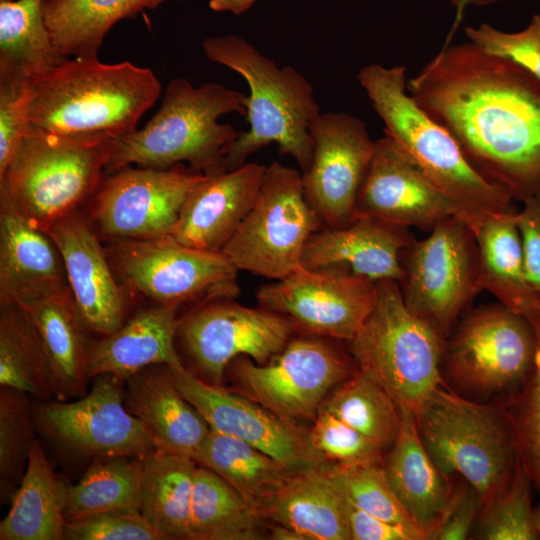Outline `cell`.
Wrapping results in <instances>:
<instances>
[{"instance_id":"1","label":"cell","mask_w":540,"mask_h":540,"mask_svg":"<svg viewBox=\"0 0 540 540\" xmlns=\"http://www.w3.org/2000/svg\"><path fill=\"white\" fill-rule=\"evenodd\" d=\"M406 88L513 200L540 199V81L471 42L444 45Z\"/></svg>"},{"instance_id":"2","label":"cell","mask_w":540,"mask_h":540,"mask_svg":"<svg viewBox=\"0 0 540 540\" xmlns=\"http://www.w3.org/2000/svg\"><path fill=\"white\" fill-rule=\"evenodd\" d=\"M357 79L392 138L429 181L455 206L473 232L489 216L513 210V199L484 178L455 138L433 120L407 91L404 66L370 64Z\"/></svg>"},{"instance_id":"3","label":"cell","mask_w":540,"mask_h":540,"mask_svg":"<svg viewBox=\"0 0 540 540\" xmlns=\"http://www.w3.org/2000/svg\"><path fill=\"white\" fill-rule=\"evenodd\" d=\"M160 93L161 83L149 68L67 58L29 81L28 120L50 132L117 138L137 130Z\"/></svg>"},{"instance_id":"4","label":"cell","mask_w":540,"mask_h":540,"mask_svg":"<svg viewBox=\"0 0 540 540\" xmlns=\"http://www.w3.org/2000/svg\"><path fill=\"white\" fill-rule=\"evenodd\" d=\"M228 113L246 116L247 95L216 82L195 87L184 78L173 79L149 122L115 138L105 175L131 165L169 169L184 163L205 175L225 171V156L240 134L218 122Z\"/></svg>"},{"instance_id":"5","label":"cell","mask_w":540,"mask_h":540,"mask_svg":"<svg viewBox=\"0 0 540 540\" xmlns=\"http://www.w3.org/2000/svg\"><path fill=\"white\" fill-rule=\"evenodd\" d=\"M202 49L211 62L240 74L250 90L249 129L229 147L225 169L244 165L251 154L276 143L279 152L294 158L305 172L313 154L310 126L320 114L309 80L291 66H279L237 35L206 38Z\"/></svg>"},{"instance_id":"6","label":"cell","mask_w":540,"mask_h":540,"mask_svg":"<svg viewBox=\"0 0 540 540\" xmlns=\"http://www.w3.org/2000/svg\"><path fill=\"white\" fill-rule=\"evenodd\" d=\"M414 417L421 441L440 471L467 481L483 506L511 479L520 449L503 402L472 400L441 384Z\"/></svg>"},{"instance_id":"7","label":"cell","mask_w":540,"mask_h":540,"mask_svg":"<svg viewBox=\"0 0 540 540\" xmlns=\"http://www.w3.org/2000/svg\"><path fill=\"white\" fill-rule=\"evenodd\" d=\"M115 138L64 134L30 126L6 171L0 196L47 231L90 199L105 176Z\"/></svg>"},{"instance_id":"8","label":"cell","mask_w":540,"mask_h":540,"mask_svg":"<svg viewBox=\"0 0 540 540\" xmlns=\"http://www.w3.org/2000/svg\"><path fill=\"white\" fill-rule=\"evenodd\" d=\"M350 342L356 369L413 411L441 384L445 338L405 305L394 280L377 282L374 305Z\"/></svg>"},{"instance_id":"9","label":"cell","mask_w":540,"mask_h":540,"mask_svg":"<svg viewBox=\"0 0 540 540\" xmlns=\"http://www.w3.org/2000/svg\"><path fill=\"white\" fill-rule=\"evenodd\" d=\"M535 350L533 327L522 313L501 302L478 307L445 339L443 382L472 400H507L528 377Z\"/></svg>"},{"instance_id":"10","label":"cell","mask_w":540,"mask_h":540,"mask_svg":"<svg viewBox=\"0 0 540 540\" xmlns=\"http://www.w3.org/2000/svg\"><path fill=\"white\" fill-rule=\"evenodd\" d=\"M321 224L302 174L274 161L266 166L252 209L221 252L238 270L283 279L301 266L303 249Z\"/></svg>"},{"instance_id":"11","label":"cell","mask_w":540,"mask_h":540,"mask_svg":"<svg viewBox=\"0 0 540 540\" xmlns=\"http://www.w3.org/2000/svg\"><path fill=\"white\" fill-rule=\"evenodd\" d=\"M401 265L405 305L446 339L481 292L474 232L459 217H449L425 239L413 238L402 252Z\"/></svg>"},{"instance_id":"12","label":"cell","mask_w":540,"mask_h":540,"mask_svg":"<svg viewBox=\"0 0 540 540\" xmlns=\"http://www.w3.org/2000/svg\"><path fill=\"white\" fill-rule=\"evenodd\" d=\"M356 371L353 359L321 337L291 338L265 364L241 355L226 367L239 393L292 423L315 420L329 393Z\"/></svg>"},{"instance_id":"13","label":"cell","mask_w":540,"mask_h":540,"mask_svg":"<svg viewBox=\"0 0 540 540\" xmlns=\"http://www.w3.org/2000/svg\"><path fill=\"white\" fill-rule=\"evenodd\" d=\"M105 249L121 285L158 305L238 294L239 270L224 253L188 247L172 235L111 240Z\"/></svg>"},{"instance_id":"14","label":"cell","mask_w":540,"mask_h":540,"mask_svg":"<svg viewBox=\"0 0 540 540\" xmlns=\"http://www.w3.org/2000/svg\"><path fill=\"white\" fill-rule=\"evenodd\" d=\"M293 331L291 322L274 311L219 297L201 301L179 318L176 342L191 372L221 386L233 359L244 355L265 364L284 349Z\"/></svg>"},{"instance_id":"15","label":"cell","mask_w":540,"mask_h":540,"mask_svg":"<svg viewBox=\"0 0 540 540\" xmlns=\"http://www.w3.org/2000/svg\"><path fill=\"white\" fill-rule=\"evenodd\" d=\"M89 392L75 401L33 402L38 434L66 452L83 457H148L156 446L144 425L126 408L124 380L112 374L92 378Z\"/></svg>"},{"instance_id":"16","label":"cell","mask_w":540,"mask_h":540,"mask_svg":"<svg viewBox=\"0 0 540 540\" xmlns=\"http://www.w3.org/2000/svg\"><path fill=\"white\" fill-rule=\"evenodd\" d=\"M204 177L185 164L123 167L105 175L90 198L91 219L110 240L171 235L188 195Z\"/></svg>"},{"instance_id":"17","label":"cell","mask_w":540,"mask_h":540,"mask_svg":"<svg viewBox=\"0 0 540 540\" xmlns=\"http://www.w3.org/2000/svg\"><path fill=\"white\" fill-rule=\"evenodd\" d=\"M377 282L341 268L303 266L256 291L261 307L288 319L294 328L315 336L350 341L368 317Z\"/></svg>"},{"instance_id":"18","label":"cell","mask_w":540,"mask_h":540,"mask_svg":"<svg viewBox=\"0 0 540 540\" xmlns=\"http://www.w3.org/2000/svg\"><path fill=\"white\" fill-rule=\"evenodd\" d=\"M313 154L302 173L306 198L326 227H341L354 217L375 141L366 123L346 112L320 113L310 126Z\"/></svg>"},{"instance_id":"19","label":"cell","mask_w":540,"mask_h":540,"mask_svg":"<svg viewBox=\"0 0 540 540\" xmlns=\"http://www.w3.org/2000/svg\"><path fill=\"white\" fill-rule=\"evenodd\" d=\"M183 396L211 430L241 439L292 470L328 464L312 446L309 430L284 420L238 391L210 384L185 366H168Z\"/></svg>"},{"instance_id":"20","label":"cell","mask_w":540,"mask_h":540,"mask_svg":"<svg viewBox=\"0 0 540 540\" xmlns=\"http://www.w3.org/2000/svg\"><path fill=\"white\" fill-rule=\"evenodd\" d=\"M356 216L431 231L439 222L458 217V212L407 153L385 135L375 141L372 161L357 200Z\"/></svg>"},{"instance_id":"21","label":"cell","mask_w":540,"mask_h":540,"mask_svg":"<svg viewBox=\"0 0 540 540\" xmlns=\"http://www.w3.org/2000/svg\"><path fill=\"white\" fill-rule=\"evenodd\" d=\"M46 233L61 254L69 287L87 330L104 336L119 329L127 321L128 291L117 281L92 223L75 211Z\"/></svg>"},{"instance_id":"22","label":"cell","mask_w":540,"mask_h":540,"mask_svg":"<svg viewBox=\"0 0 540 540\" xmlns=\"http://www.w3.org/2000/svg\"><path fill=\"white\" fill-rule=\"evenodd\" d=\"M413 237L408 228L370 216H356L341 227L313 233L302 252L310 270L341 268L375 282L403 277L401 255Z\"/></svg>"},{"instance_id":"23","label":"cell","mask_w":540,"mask_h":540,"mask_svg":"<svg viewBox=\"0 0 540 540\" xmlns=\"http://www.w3.org/2000/svg\"><path fill=\"white\" fill-rule=\"evenodd\" d=\"M265 169L249 162L205 175L188 195L171 235L188 247L221 252L252 209Z\"/></svg>"},{"instance_id":"24","label":"cell","mask_w":540,"mask_h":540,"mask_svg":"<svg viewBox=\"0 0 540 540\" xmlns=\"http://www.w3.org/2000/svg\"><path fill=\"white\" fill-rule=\"evenodd\" d=\"M350 505L341 467L328 463L293 472L259 515L304 540H351Z\"/></svg>"},{"instance_id":"25","label":"cell","mask_w":540,"mask_h":540,"mask_svg":"<svg viewBox=\"0 0 540 540\" xmlns=\"http://www.w3.org/2000/svg\"><path fill=\"white\" fill-rule=\"evenodd\" d=\"M124 402L150 434L157 452L194 458L211 431L179 391L167 365H151L127 378Z\"/></svg>"},{"instance_id":"26","label":"cell","mask_w":540,"mask_h":540,"mask_svg":"<svg viewBox=\"0 0 540 540\" xmlns=\"http://www.w3.org/2000/svg\"><path fill=\"white\" fill-rule=\"evenodd\" d=\"M67 285L61 254L50 236L0 196V306Z\"/></svg>"},{"instance_id":"27","label":"cell","mask_w":540,"mask_h":540,"mask_svg":"<svg viewBox=\"0 0 540 540\" xmlns=\"http://www.w3.org/2000/svg\"><path fill=\"white\" fill-rule=\"evenodd\" d=\"M178 309L179 305H157L139 310L113 333L89 339V380L112 374L125 381L151 365H182L176 348Z\"/></svg>"},{"instance_id":"28","label":"cell","mask_w":540,"mask_h":540,"mask_svg":"<svg viewBox=\"0 0 540 540\" xmlns=\"http://www.w3.org/2000/svg\"><path fill=\"white\" fill-rule=\"evenodd\" d=\"M44 349L54 398L66 401L87 392L89 339L69 285L19 301Z\"/></svg>"},{"instance_id":"29","label":"cell","mask_w":540,"mask_h":540,"mask_svg":"<svg viewBox=\"0 0 540 540\" xmlns=\"http://www.w3.org/2000/svg\"><path fill=\"white\" fill-rule=\"evenodd\" d=\"M399 408V433L383 466L396 495L431 539L452 495L453 478L440 471L424 447L413 411Z\"/></svg>"},{"instance_id":"30","label":"cell","mask_w":540,"mask_h":540,"mask_svg":"<svg viewBox=\"0 0 540 540\" xmlns=\"http://www.w3.org/2000/svg\"><path fill=\"white\" fill-rule=\"evenodd\" d=\"M66 484L35 440L10 509L0 522V540H63Z\"/></svg>"},{"instance_id":"31","label":"cell","mask_w":540,"mask_h":540,"mask_svg":"<svg viewBox=\"0 0 540 540\" xmlns=\"http://www.w3.org/2000/svg\"><path fill=\"white\" fill-rule=\"evenodd\" d=\"M143 461L140 512L163 540H191V501L198 464L155 452Z\"/></svg>"},{"instance_id":"32","label":"cell","mask_w":540,"mask_h":540,"mask_svg":"<svg viewBox=\"0 0 540 540\" xmlns=\"http://www.w3.org/2000/svg\"><path fill=\"white\" fill-rule=\"evenodd\" d=\"M44 0H0V81H30L62 63L46 26Z\"/></svg>"},{"instance_id":"33","label":"cell","mask_w":540,"mask_h":540,"mask_svg":"<svg viewBox=\"0 0 540 540\" xmlns=\"http://www.w3.org/2000/svg\"><path fill=\"white\" fill-rule=\"evenodd\" d=\"M480 263L479 286L522 312L537 297L525 277L515 209L486 218L474 232Z\"/></svg>"},{"instance_id":"34","label":"cell","mask_w":540,"mask_h":540,"mask_svg":"<svg viewBox=\"0 0 540 540\" xmlns=\"http://www.w3.org/2000/svg\"><path fill=\"white\" fill-rule=\"evenodd\" d=\"M193 459L224 479L258 514L295 472L253 445L213 430Z\"/></svg>"},{"instance_id":"35","label":"cell","mask_w":540,"mask_h":540,"mask_svg":"<svg viewBox=\"0 0 540 540\" xmlns=\"http://www.w3.org/2000/svg\"><path fill=\"white\" fill-rule=\"evenodd\" d=\"M149 0H44L46 26L66 58H98L109 30L134 17Z\"/></svg>"},{"instance_id":"36","label":"cell","mask_w":540,"mask_h":540,"mask_svg":"<svg viewBox=\"0 0 540 540\" xmlns=\"http://www.w3.org/2000/svg\"><path fill=\"white\" fill-rule=\"evenodd\" d=\"M264 519L224 479L198 465L191 501V540H258Z\"/></svg>"},{"instance_id":"37","label":"cell","mask_w":540,"mask_h":540,"mask_svg":"<svg viewBox=\"0 0 540 540\" xmlns=\"http://www.w3.org/2000/svg\"><path fill=\"white\" fill-rule=\"evenodd\" d=\"M142 470V458H94L78 483L66 484V521L115 509L140 510Z\"/></svg>"},{"instance_id":"38","label":"cell","mask_w":540,"mask_h":540,"mask_svg":"<svg viewBox=\"0 0 540 540\" xmlns=\"http://www.w3.org/2000/svg\"><path fill=\"white\" fill-rule=\"evenodd\" d=\"M0 386L23 391L38 401L54 397L38 333L16 304L0 306Z\"/></svg>"},{"instance_id":"39","label":"cell","mask_w":540,"mask_h":540,"mask_svg":"<svg viewBox=\"0 0 540 540\" xmlns=\"http://www.w3.org/2000/svg\"><path fill=\"white\" fill-rule=\"evenodd\" d=\"M321 409L363 434L384 452L391 448L399 433L398 404L382 386L357 369L328 395Z\"/></svg>"},{"instance_id":"40","label":"cell","mask_w":540,"mask_h":540,"mask_svg":"<svg viewBox=\"0 0 540 540\" xmlns=\"http://www.w3.org/2000/svg\"><path fill=\"white\" fill-rule=\"evenodd\" d=\"M30 395L0 386V496L10 504L24 476L37 433Z\"/></svg>"},{"instance_id":"41","label":"cell","mask_w":540,"mask_h":540,"mask_svg":"<svg viewBox=\"0 0 540 540\" xmlns=\"http://www.w3.org/2000/svg\"><path fill=\"white\" fill-rule=\"evenodd\" d=\"M521 313L535 333V356L525 382L504 404L515 426L521 461L540 494V297Z\"/></svg>"},{"instance_id":"42","label":"cell","mask_w":540,"mask_h":540,"mask_svg":"<svg viewBox=\"0 0 540 540\" xmlns=\"http://www.w3.org/2000/svg\"><path fill=\"white\" fill-rule=\"evenodd\" d=\"M533 482L521 458L506 484L480 514L478 539L483 540H535L532 508Z\"/></svg>"},{"instance_id":"43","label":"cell","mask_w":540,"mask_h":540,"mask_svg":"<svg viewBox=\"0 0 540 540\" xmlns=\"http://www.w3.org/2000/svg\"><path fill=\"white\" fill-rule=\"evenodd\" d=\"M383 464L341 467L351 503L377 518L415 532L422 540H427V534L391 487Z\"/></svg>"},{"instance_id":"44","label":"cell","mask_w":540,"mask_h":540,"mask_svg":"<svg viewBox=\"0 0 540 540\" xmlns=\"http://www.w3.org/2000/svg\"><path fill=\"white\" fill-rule=\"evenodd\" d=\"M309 439L326 461L340 467L384 463V451L379 446L323 409L309 429Z\"/></svg>"},{"instance_id":"45","label":"cell","mask_w":540,"mask_h":540,"mask_svg":"<svg viewBox=\"0 0 540 540\" xmlns=\"http://www.w3.org/2000/svg\"><path fill=\"white\" fill-rule=\"evenodd\" d=\"M465 34L472 44L487 54L505 58L540 81V15L533 16L522 31L508 33L488 23L466 26Z\"/></svg>"},{"instance_id":"46","label":"cell","mask_w":540,"mask_h":540,"mask_svg":"<svg viewBox=\"0 0 540 540\" xmlns=\"http://www.w3.org/2000/svg\"><path fill=\"white\" fill-rule=\"evenodd\" d=\"M63 540H163L140 510L115 509L66 521Z\"/></svg>"},{"instance_id":"47","label":"cell","mask_w":540,"mask_h":540,"mask_svg":"<svg viewBox=\"0 0 540 540\" xmlns=\"http://www.w3.org/2000/svg\"><path fill=\"white\" fill-rule=\"evenodd\" d=\"M28 97L29 81H0V176L31 126Z\"/></svg>"},{"instance_id":"48","label":"cell","mask_w":540,"mask_h":540,"mask_svg":"<svg viewBox=\"0 0 540 540\" xmlns=\"http://www.w3.org/2000/svg\"><path fill=\"white\" fill-rule=\"evenodd\" d=\"M455 485L448 505L431 535L432 540H465L482 512L483 502L463 478Z\"/></svg>"},{"instance_id":"49","label":"cell","mask_w":540,"mask_h":540,"mask_svg":"<svg viewBox=\"0 0 540 540\" xmlns=\"http://www.w3.org/2000/svg\"><path fill=\"white\" fill-rule=\"evenodd\" d=\"M517 212L525 277L530 288L540 296V199L531 198Z\"/></svg>"},{"instance_id":"50","label":"cell","mask_w":540,"mask_h":540,"mask_svg":"<svg viewBox=\"0 0 540 540\" xmlns=\"http://www.w3.org/2000/svg\"><path fill=\"white\" fill-rule=\"evenodd\" d=\"M351 502V501H350ZM351 540H422L415 532L350 505Z\"/></svg>"},{"instance_id":"51","label":"cell","mask_w":540,"mask_h":540,"mask_svg":"<svg viewBox=\"0 0 540 540\" xmlns=\"http://www.w3.org/2000/svg\"><path fill=\"white\" fill-rule=\"evenodd\" d=\"M498 1L500 0H450V3L455 8V18L445 45L449 44L450 40L453 37L452 35L455 33L458 26L462 22L465 10L469 5L486 6L496 3Z\"/></svg>"},{"instance_id":"52","label":"cell","mask_w":540,"mask_h":540,"mask_svg":"<svg viewBox=\"0 0 540 540\" xmlns=\"http://www.w3.org/2000/svg\"><path fill=\"white\" fill-rule=\"evenodd\" d=\"M257 0H209V6L217 12L239 15L246 12Z\"/></svg>"},{"instance_id":"53","label":"cell","mask_w":540,"mask_h":540,"mask_svg":"<svg viewBox=\"0 0 540 540\" xmlns=\"http://www.w3.org/2000/svg\"><path fill=\"white\" fill-rule=\"evenodd\" d=\"M270 528V538L274 540H304L303 537L298 534L296 531L277 524L273 523L268 526Z\"/></svg>"},{"instance_id":"54","label":"cell","mask_w":540,"mask_h":540,"mask_svg":"<svg viewBox=\"0 0 540 540\" xmlns=\"http://www.w3.org/2000/svg\"><path fill=\"white\" fill-rule=\"evenodd\" d=\"M534 526L538 535V539H540V507L534 509Z\"/></svg>"},{"instance_id":"55","label":"cell","mask_w":540,"mask_h":540,"mask_svg":"<svg viewBox=\"0 0 540 540\" xmlns=\"http://www.w3.org/2000/svg\"><path fill=\"white\" fill-rule=\"evenodd\" d=\"M164 1L166 0H149L147 8H150V9L155 8Z\"/></svg>"}]
</instances>
